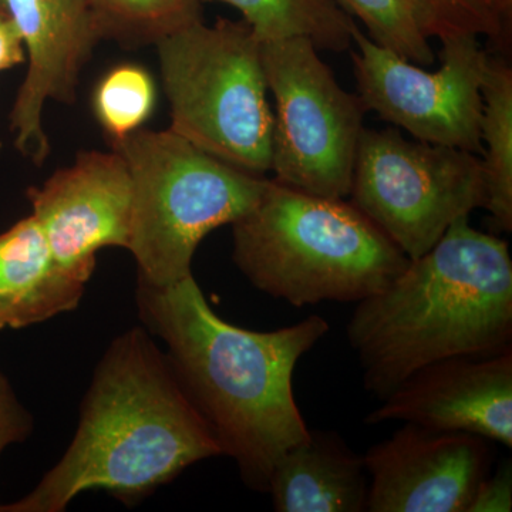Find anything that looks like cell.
<instances>
[{
  "label": "cell",
  "instance_id": "8fae6325",
  "mask_svg": "<svg viewBox=\"0 0 512 512\" xmlns=\"http://www.w3.org/2000/svg\"><path fill=\"white\" fill-rule=\"evenodd\" d=\"M366 511L468 512L490 474L488 440L404 423L367 450Z\"/></svg>",
  "mask_w": 512,
  "mask_h": 512
},
{
  "label": "cell",
  "instance_id": "44dd1931",
  "mask_svg": "<svg viewBox=\"0 0 512 512\" xmlns=\"http://www.w3.org/2000/svg\"><path fill=\"white\" fill-rule=\"evenodd\" d=\"M424 32L441 40L457 35L510 40L512 0H416Z\"/></svg>",
  "mask_w": 512,
  "mask_h": 512
},
{
  "label": "cell",
  "instance_id": "52a82bcc",
  "mask_svg": "<svg viewBox=\"0 0 512 512\" xmlns=\"http://www.w3.org/2000/svg\"><path fill=\"white\" fill-rule=\"evenodd\" d=\"M266 86L274 96L272 167L276 183L346 200L365 104L346 92L305 37L261 43Z\"/></svg>",
  "mask_w": 512,
  "mask_h": 512
},
{
  "label": "cell",
  "instance_id": "ffe728a7",
  "mask_svg": "<svg viewBox=\"0 0 512 512\" xmlns=\"http://www.w3.org/2000/svg\"><path fill=\"white\" fill-rule=\"evenodd\" d=\"M156 84L144 67L121 64L97 84L93 110L109 140L140 130L156 106Z\"/></svg>",
  "mask_w": 512,
  "mask_h": 512
},
{
  "label": "cell",
  "instance_id": "7402d4cb",
  "mask_svg": "<svg viewBox=\"0 0 512 512\" xmlns=\"http://www.w3.org/2000/svg\"><path fill=\"white\" fill-rule=\"evenodd\" d=\"M32 429V416L19 402L12 384L0 373V456L10 444L28 439ZM3 511L5 505L0 504V512Z\"/></svg>",
  "mask_w": 512,
  "mask_h": 512
},
{
  "label": "cell",
  "instance_id": "277c9868",
  "mask_svg": "<svg viewBox=\"0 0 512 512\" xmlns=\"http://www.w3.org/2000/svg\"><path fill=\"white\" fill-rule=\"evenodd\" d=\"M232 261L256 289L302 308L360 302L383 291L410 259L350 201L269 180L232 224Z\"/></svg>",
  "mask_w": 512,
  "mask_h": 512
},
{
  "label": "cell",
  "instance_id": "ba28073f",
  "mask_svg": "<svg viewBox=\"0 0 512 512\" xmlns=\"http://www.w3.org/2000/svg\"><path fill=\"white\" fill-rule=\"evenodd\" d=\"M348 198L416 259L454 222L485 210L483 160L460 148L407 140L396 127L365 128Z\"/></svg>",
  "mask_w": 512,
  "mask_h": 512
},
{
  "label": "cell",
  "instance_id": "2e32d148",
  "mask_svg": "<svg viewBox=\"0 0 512 512\" xmlns=\"http://www.w3.org/2000/svg\"><path fill=\"white\" fill-rule=\"evenodd\" d=\"M480 137L487 205L493 227L512 231V69L503 57H488Z\"/></svg>",
  "mask_w": 512,
  "mask_h": 512
},
{
  "label": "cell",
  "instance_id": "9a60e30c",
  "mask_svg": "<svg viewBox=\"0 0 512 512\" xmlns=\"http://www.w3.org/2000/svg\"><path fill=\"white\" fill-rule=\"evenodd\" d=\"M86 285L57 268L32 214L0 232V330L74 311Z\"/></svg>",
  "mask_w": 512,
  "mask_h": 512
},
{
  "label": "cell",
  "instance_id": "d6986e66",
  "mask_svg": "<svg viewBox=\"0 0 512 512\" xmlns=\"http://www.w3.org/2000/svg\"><path fill=\"white\" fill-rule=\"evenodd\" d=\"M343 12L365 25L376 45L417 66L434 63L429 36L416 0H333Z\"/></svg>",
  "mask_w": 512,
  "mask_h": 512
},
{
  "label": "cell",
  "instance_id": "3957f363",
  "mask_svg": "<svg viewBox=\"0 0 512 512\" xmlns=\"http://www.w3.org/2000/svg\"><path fill=\"white\" fill-rule=\"evenodd\" d=\"M346 335L382 402L417 370L511 348L512 259L504 239L454 222L383 291L357 302Z\"/></svg>",
  "mask_w": 512,
  "mask_h": 512
},
{
  "label": "cell",
  "instance_id": "6da1fadb",
  "mask_svg": "<svg viewBox=\"0 0 512 512\" xmlns=\"http://www.w3.org/2000/svg\"><path fill=\"white\" fill-rule=\"evenodd\" d=\"M137 305L222 456L234 458L248 487L268 493L276 461L311 431L293 396V372L329 323L308 316L272 332L238 328L212 311L192 274L165 288L138 282Z\"/></svg>",
  "mask_w": 512,
  "mask_h": 512
},
{
  "label": "cell",
  "instance_id": "30bf717a",
  "mask_svg": "<svg viewBox=\"0 0 512 512\" xmlns=\"http://www.w3.org/2000/svg\"><path fill=\"white\" fill-rule=\"evenodd\" d=\"M28 198L53 262L76 281H90L100 249H127L133 185L116 151H82Z\"/></svg>",
  "mask_w": 512,
  "mask_h": 512
},
{
  "label": "cell",
  "instance_id": "603a6c76",
  "mask_svg": "<svg viewBox=\"0 0 512 512\" xmlns=\"http://www.w3.org/2000/svg\"><path fill=\"white\" fill-rule=\"evenodd\" d=\"M512 510V468L510 460L488 474L478 485L468 512H510Z\"/></svg>",
  "mask_w": 512,
  "mask_h": 512
},
{
  "label": "cell",
  "instance_id": "5b68a950",
  "mask_svg": "<svg viewBox=\"0 0 512 512\" xmlns=\"http://www.w3.org/2000/svg\"><path fill=\"white\" fill-rule=\"evenodd\" d=\"M109 143L130 171L127 249L141 284L165 288L191 275L202 239L247 215L268 187L269 178L212 157L170 128H140Z\"/></svg>",
  "mask_w": 512,
  "mask_h": 512
},
{
  "label": "cell",
  "instance_id": "5bb4252c",
  "mask_svg": "<svg viewBox=\"0 0 512 512\" xmlns=\"http://www.w3.org/2000/svg\"><path fill=\"white\" fill-rule=\"evenodd\" d=\"M268 493L278 512L366 511L365 458L335 431L311 430L276 461Z\"/></svg>",
  "mask_w": 512,
  "mask_h": 512
},
{
  "label": "cell",
  "instance_id": "d4e9b609",
  "mask_svg": "<svg viewBox=\"0 0 512 512\" xmlns=\"http://www.w3.org/2000/svg\"><path fill=\"white\" fill-rule=\"evenodd\" d=\"M0 13H6L5 2L0 0Z\"/></svg>",
  "mask_w": 512,
  "mask_h": 512
},
{
  "label": "cell",
  "instance_id": "e0dca14e",
  "mask_svg": "<svg viewBox=\"0 0 512 512\" xmlns=\"http://www.w3.org/2000/svg\"><path fill=\"white\" fill-rule=\"evenodd\" d=\"M232 6L259 42L305 37L316 49L348 52L353 46L356 20L333 0H202Z\"/></svg>",
  "mask_w": 512,
  "mask_h": 512
},
{
  "label": "cell",
  "instance_id": "484cf974",
  "mask_svg": "<svg viewBox=\"0 0 512 512\" xmlns=\"http://www.w3.org/2000/svg\"><path fill=\"white\" fill-rule=\"evenodd\" d=\"M0 148H2V143H0Z\"/></svg>",
  "mask_w": 512,
  "mask_h": 512
},
{
  "label": "cell",
  "instance_id": "8992f818",
  "mask_svg": "<svg viewBox=\"0 0 512 512\" xmlns=\"http://www.w3.org/2000/svg\"><path fill=\"white\" fill-rule=\"evenodd\" d=\"M175 134L229 165L272 167L274 109L261 42L244 20L195 23L157 43Z\"/></svg>",
  "mask_w": 512,
  "mask_h": 512
},
{
  "label": "cell",
  "instance_id": "9c48e42d",
  "mask_svg": "<svg viewBox=\"0 0 512 512\" xmlns=\"http://www.w3.org/2000/svg\"><path fill=\"white\" fill-rule=\"evenodd\" d=\"M441 66L429 72L376 45L359 28L350 49L357 96L367 111L423 143L483 154L480 137L485 69L490 53L478 37L440 40Z\"/></svg>",
  "mask_w": 512,
  "mask_h": 512
},
{
  "label": "cell",
  "instance_id": "7a4b0ae2",
  "mask_svg": "<svg viewBox=\"0 0 512 512\" xmlns=\"http://www.w3.org/2000/svg\"><path fill=\"white\" fill-rule=\"evenodd\" d=\"M222 456L167 355L144 328L113 340L94 372L69 448L9 512H60L87 490L137 500L185 468Z\"/></svg>",
  "mask_w": 512,
  "mask_h": 512
},
{
  "label": "cell",
  "instance_id": "7c38bea8",
  "mask_svg": "<svg viewBox=\"0 0 512 512\" xmlns=\"http://www.w3.org/2000/svg\"><path fill=\"white\" fill-rule=\"evenodd\" d=\"M460 431L512 447V349L456 356L417 370L365 417Z\"/></svg>",
  "mask_w": 512,
  "mask_h": 512
},
{
  "label": "cell",
  "instance_id": "4fadbf2b",
  "mask_svg": "<svg viewBox=\"0 0 512 512\" xmlns=\"http://www.w3.org/2000/svg\"><path fill=\"white\" fill-rule=\"evenodd\" d=\"M28 55L29 69L10 111V131L23 156L42 165L50 154L43 130L49 100L73 104L80 72L99 37L89 0H3Z\"/></svg>",
  "mask_w": 512,
  "mask_h": 512
},
{
  "label": "cell",
  "instance_id": "cb8c5ba5",
  "mask_svg": "<svg viewBox=\"0 0 512 512\" xmlns=\"http://www.w3.org/2000/svg\"><path fill=\"white\" fill-rule=\"evenodd\" d=\"M25 62V46L15 22L0 13V73Z\"/></svg>",
  "mask_w": 512,
  "mask_h": 512
},
{
  "label": "cell",
  "instance_id": "ac0fdd59",
  "mask_svg": "<svg viewBox=\"0 0 512 512\" xmlns=\"http://www.w3.org/2000/svg\"><path fill=\"white\" fill-rule=\"evenodd\" d=\"M202 0H89L99 40L124 47L157 45L202 22Z\"/></svg>",
  "mask_w": 512,
  "mask_h": 512
}]
</instances>
